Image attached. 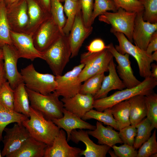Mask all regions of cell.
I'll return each instance as SVG.
<instances>
[{
	"label": "cell",
	"instance_id": "16",
	"mask_svg": "<svg viewBox=\"0 0 157 157\" xmlns=\"http://www.w3.org/2000/svg\"><path fill=\"white\" fill-rule=\"evenodd\" d=\"M12 45L17 51L19 58L33 61L37 58L42 59L41 52L35 48L32 35L10 31Z\"/></svg>",
	"mask_w": 157,
	"mask_h": 157
},
{
	"label": "cell",
	"instance_id": "33",
	"mask_svg": "<svg viewBox=\"0 0 157 157\" xmlns=\"http://www.w3.org/2000/svg\"><path fill=\"white\" fill-rule=\"evenodd\" d=\"M64 11L67 18L65 24L62 29L63 33L69 35L74 22L77 11L81 7L79 0H65Z\"/></svg>",
	"mask_w": 157,
	"mask_h": 157
},
{
	"label": "cell",
	"instance_id": "27",
	"mask_svg": "<svg viewBox=\"0 0 157 157\" xmlns=\"http://www.w3.org/2000/svg\"><path fill=\"white\" fill-rule=\"evenodd\" d=\"M14 90V111L29 118L31 106L28 94L24 83L19 84Z\"/></svg>",
	"mask_w": 157,
	"mask_h": 157
},
{
	"label": "cell",
	"instance_id": "36",
	"mask_svg": "<svg viewBox=\"0 0 157 157\" xmlns=\"http://www.w3.org/2000/svg\"><path fill=\"white\" fill-rule=\"evenodd\" d=\"M60 0H50V12L53 20L62 30L66 22L63 6Z\"/></svg>",
	"mask_w": 157,
	"mask_h": 157
},
{
	"label": "cell",
	"instance_id": "18",
	"mask_svg": "<svg viewBox=\"0 0 157 157\" xmlns=\"http://www.w3.org/2000/svg\"><path fill=\"white\" fill-rule=\"evenodd\" d=\"M82 151L81 149L70 146L68 143L65 132L60 129L51 145L47 146L44 157H77Z\"/></svg>",
	"mask_w": 157,
	"mask_h": 157
},
{
	"label": "cell",
	"instance_id": "13",
	"mask_svg": "<svg viewBox=\"0 0 157 157\" xmlns=\"http://www.w3.org/2000/svg\"><path fill=\"white\" fill-rule=\"evenodd\" d=\"M107 49L111 53L117 62L116 68L118 76L122 79L126 88L134 87L140 83L134 75L129 58V55L122 54L115 49L113 44L111 43L107 45Z\"/></svg>",
	"mask_w": 157,
	"mask_h": 157
},
{
	"label": "cell",
	"instance_id": "37",
	"mask_svg": "<svg viewBox=\"0 0 157 157\" xmlns=\"http://www.w3.org/2000/svg\"><path fill=\"white\" fill-rule=\"evenodd\" d=\"M139 0L144 8V20L151 23H157V0Z\"/></svg>",
	"mask_w": 157,
	"mask_h": 157
},
{
	"label": "cell",
	"instance_id": "48",
	"mask_svg": "<svg viewBox=\"0 0 157 157\" xmlns=\"http://www.w3.org/2000/svg\"><path fill=\"white\" fill-rule=\"evenodd\" d=\"M151 76L157 79V65L155 63L151 65Z\"/></svg>",
	"mask_w": 157,
	"mask_h": 157
},
{
	"label": "cell",
	"instance_id": "24",
	"mask_svg": "<svg viewBox=\"0 0 157 157\" xmlns=\"http://www.w3.org/2000/svg\"><path fill=\"white\" fill-rule=\"evenodd\" d=\"M87 131L89 135L98 140L100 144L106 145L112 147L116 144L123 143L118 132L110 126L105 127L100 122H97L94 130Z\"/></svg>",
	"mask_w": 157,
	"mask_h": 157
},
{
	"label": "cell",
	"instance_id": "41",
	"mask_svg": "<svg viewBox=\"0 0 157 157\" xmlns=\"http://www.w3.org/2000/svg\"><path fill=\"white\" fill-rule=\"evenodd\" d=\"M117 10L122 8L126 11L138 13L143 12V6L139 0H111Z\"/></svg>",
	"mask_w": 157,
	"mask_h": 157
},
{
	"label": "cell",
	"instance_id": "7",
	"mask_svg": "<svg viewBox=\"0 0 157 157\" xmlns=\"http://www.w3.org/2000/svg\"><path fill=\"white\" fill-rule=\"evenodd\" d=\"M136 14L119 8L115 12L105 13L98 16V19L111 25V32L122 33L132 43L133 33Z\"/></svg>",
	"mask_w": 157,
	"mask_h": 157
},
{
	"label": "cell",
	"instance_id": "25",
	"mask_svg": "<svg viewBox=\"0 0 157 157\" xmlns=\"http://www.w3.org/2000/svg\"><path fill=\"white\" fill-rule=\"evenodd\" d=\"M47 145L30 136L9 157H43Z\"/></svg>",
	"mask_w": 157,
	"mask_h": 157
},
{
	"label": "cell",
	"instance_id": "2",
	"mask_svg": "<svg viewBox=\"0 0 157 157\" xmlns=\"http://www.w3.org/2000/svg\"><path fill=\"white\" fill-rule=\"evenodd\" d=\"M157 85V79L151 76L145 78L138 85L131 88H126L117 91L109 96L95 100L93 108L97 111H103L115 104L129 99L134 96H146L154 92Z\"/></svg>",
	"mask_w": 157,
	"mask_h": 157
},
{
	"label": "cell",
	"instance_id": "40",
	"mask_svg": "<svg viewBox=\"0 0 157 157\" xmlns=\"http://www.w3.org/2000/svg\"><path fill=\"white\" fill-rule=\"evenodd\" d=\"M14 90L9 83L5 82L0 88V103L10 109L14 110Z\"/></svg>",
	"mask_w": 157,
	"mask_h": 157
},
{
	"label": "cell",
	"instance_id": "28",
	"mask_svg": "<svg viewBox=\"0 0 157 157\" xmlns=\"http://www.w3.org/2000/svg\"><path fill=\"white\" fill-rule=\"evenodd\" d=\"M28 118L24 115L8 108L0 103V141L2 140L3 132L7 125L13 123L22 124Z\"/></svg>",
	"mask_w": 157,
	"mask_h": 157
},
{
	"label": "cell",
	"instance_id": "54",
	"mask_svg": "<svg viewBox=\"0 0 157 157\" xmlns=\"http://www.w3.org/2000/svg\"><path fill=\"white\" fill-rule=\"evenodd\" d=\"M150 157H157V153H156L152 154L150 156Z\"/></svg>",
	"mask_w": 157,
	"mask_h": 157
},
{
	"label": "cell",
	"instance_id": "49",
	"mask_svg": "<svg viewBox=\"0 0 157 157\" xmlns=\"http://www.w3.org/2000/svg\"><path fill=\"white\" fill-rule=\"evenodd\" d=\"M43 7L50 13V0H39Z\"/></svg>",
	"mask_w": 157,
	"mask_h": 157
},
{
	"label": "cell",
	"instance_id": "30",
	"mask_svg": "<svg viewBox=\"0 0 157 157\" xmlns=\"http://www.w3.org/2000/svg\"><path fill=\"white\" fill-rule=\"evenodd\" d=\"M82 119L84 120L94 119L119 131L118 126L114 119L110 108L99 111L92 109L86 113Z\"/></svg>",
	"mask_w": 157,
	"mask_h": 157
},
{
	"label": "cell",
	"instance_id": "50",
	"mask_svg": "<svg viewBox=\"0 0 157 157\" xmlns=\"http://www.w3.org/2000/svg\"><path fill=\"white\" fill-rule=\"evenodd\" d=\"M19 0H4V1L7 8L14 4Z\"/></svg>",
	"mask_w": 157,
	"mask_h": 157
},
{
	"label": "cell",
	"instance_id": "34",
	"mask_svg": "<svg viewBox=\"0 0 157 157\" xmlns=\"http://www.w3.org/2000/svg\"><path fill=\"white\" fill-rule=\"evenodd\" d=\"M105 76L104 73L103 72L88 78L82 84L79 93L90 94L94 97L100 90Z\"/></svg>",
	"mask_w": 157,
	"mask_h": 157
},
{
	"label": "cell",
	"instance_id": "19",
	"mask_svg": "<svg viewBox=\"0 0 157 157\" xmlns=\"http://www.w3.org/2000/svg\"><path fill=\"white\" fill-rule=\"evenodd\" d=\"M87 131L83 129L73 130L71 134L70 140L76 144L80 141L84 143L86 148L82 150L80 155L85 157H105L111 147L106 145L95 143L89 137Z\"/></svg>",
	"mask_w": 157,
	"mask_h": 157
},
{
	"label": "cell",
	"instance_id": "39",
	"mask_svg": "<svg viewBox=\"0 0 157 157\" xmlns=\"http://www.w3.org/2000/svg\"><path fill=\"white\" fill-rule=\"evenodd\" d=\"M137 157H149L157 153L156 130L155 129L150 138L139 148Z\"/></svg>",
	"mask_w": 157,
	"mask_h": 157
},
{
	"label": "cell",
	"instance_id": "26",
	"mask_svg": "<svg viewBox=\"0 0 157 157\" xmlns=\"http://www.w3.org/2000/svg\"><path fill=\"white\" fill-rule=\"evenodd\" d=\"M130 104L131 125L135 126L146 116L145 96L138 95L128 99Z\"/></svg>",
	"mask_w": 157,
	"mask_h": 157
},
{
	"label": "cell",
	"instance_id": "10",
	"mask_svg": "<svg viewBox=\"0 0 157 157\" xmlns=\"http://www.w3.org/2000/svg\"><path fill=\"white\" fill-rule=\"evenodd\" d=\"M84 65L81 63L63 75L55 76L57 86L55 92L59 96L70 98L79 92L82 82L79 76Z\"/></svg>",
	"mask_w": 157,
	"mask_h": 157
},
{
	"label": "cell",
	"instance_id": "47",
	"mask_svg": "<svg viewBox=\"0 0 157 157\" xmlns=\"http://www.w3.org/2000/svg\"><path fill=\"white\" fill-rule=\"evenodd\" d=\"M7 81L4 66L3 60H0V88L2 85Z\"/></svg>",
	"mask_w": 157,
	"mask_h": 157
},
{
	"label": "cell",
	"instance_id": "45",
	"mask_svg": "<svg viewBox=\"0 0 157 157\" xmlns=\"http://www.w3.org/2000/svg\"><path fill=\"white\" fill-rule=\"evenodd\" d=\"M107 48V46L106 45L103 40L100 38L94 40L86 47L88 52L90 53L100 52Z\"/></svg>",
	"mask_w": 157,
	"mask_h": 157
},
{
	"label": "cell",
	"instance_id": "22",
	"mask_svg": "<svg viewBox=\"0 0 157 157\" xmlns=\"http://www.w3.org/2000/svg\"><path fill=\"white\" fill-rule=\"evenodd\" d=\"M108 69V75L105 76L100 90L93 97L94 100L106 97L109 92L113 90H121L126 88L116 72L113 58L109 63Z\"/></svg>",
	"mask_w": 157,
	"mask_h": 157
},
{
	"label": "cell",
	"instance_id": "35",
	"mask_svg": "<svg viewBox=\"0 0 157 157\" xmlns=\"http://www.w3.org/2000/svg\"><path fill=\"white\" fill-rule=\"evenodd\" d=\"M147 117L154 128H157V94L153 92L145 96Z\"/></svg>",
	"mask_w": 157,
	"mask_h": 157
},
{
	"label": "cell",
	"instance_id": "55",
	"mask_svg": "<svg viewBox=\"0 0 157 157\" xmlns=\"http://www.w3.org/2000/svg\"><path fill=\"white\" fill-rule=\"evenodd\" d=\"M64 0H60V1L61 2H64ZM72 0L75 1H78L79 0Z\"/></svg>",
	"mask_w": 157,
	"mask_h": 157
},
{
	"label": "cell",
	"instance_id": "51",
	"mask_svg": "<svg viewBox=\"0 0 157 157\" xmlns=\"http://www.w3.org/2000/svg\"><path fill=\"white\" fill-rule=\"evenodd\" d=\"M153 61H157V51L154 52L151 55Z\"/></svg>",
	"mask_w": 157,
	"mask_h": 157
},
{
	"label": "cell",
	"instance_id": "21",
	"mask_svg": "<svg viewBox=\"0 0 157 157\" xmlns=\"http://www.w3.org/2000/svg\"><path fill=\"white\" fill-rule=\"evenodd\" d=\"M64 108L81 118L93 108V96L89 94L78 93L70 98H63L61 99Z\"/></svg>",
	"mask_w": 157,
	"mask_h": 157
},
{
	"label": "cell",
	"instance_id": "56",
	"mask_svg": "<svg viewBox=\"0 0 157 157\" xmlns=\"http://www.w3.org/2000/svg\"><path fill=\"white\" fill-rule=\"evenodd\" d=\"M0 157H2L1 155V152L0 151Z\"/></svg>",
	"mask_w": 157,
	"mask_h": 157
},
{
	"label": "cell",
	"instance_id": "42",
	"mask_svg": "<svg viewBox=\"0 0 157 157\" xmlns=\"http://www.w3.org/2000/svg\"><path fill=\"white\" fill-rule=\"evenodd\" d=\"M79 1L85 24L87 27L92 26L94 0H79Z\"/></svg>",
	"mask_w": 157,
	"mask_h": 157
},
{
	"label": "cell",
	"instance_id": "11",
	"mask_svg": "<svg viewBox=\"0 0 157 157\" xmlns=\"http://www.w3.org/2000/svg\"><path fill=\"white\" fill-rule=\"evenodd\" d=\"M4 131L6 134L2 140L3 147L1 152L2 157H9L31 136L22 124L16 123L11 128L6 127Z\"/></svg>",
	"mask_w": 157,
	"mask_h": 157
},
{
	"label": "cell",
	"instance_id": "32",
	"mask_svg": "<svg viewBox=\"0 0 157 157\" xmlns=\"http://www.w3.org/2000/svg\"><path fill=\"white\" fill-rule=\"evenodd\" d=\"M4 1H0V46L1 47L6 44L12 45Z\"/></svg>",
	"mask_w": 157,
	"mask_h": 157
},
{
	"label": "cell",
	"instance_id": "53",
	"mask_svg": "<svg viewBox=\"0 0 157 157\" xmlns=\"http://www.w3.org/2000/svg\"><path fill=\"white\" fill-rule=\"evenodd\" d=\"M111 157H117L115 154L114 151H112L109 149L108 152Z\"/></svg>",
	"mask_w": 157,
	"mask_h": 157
},
{
	"label": "cell",
	"instance_id": "20",
	"mask_svg": "<svg viewBox=\"0 0 157 157\" xmlns=\"http://www.w3.org/2000/svg\"><path fill=\"white\" fill-rule=\"evenodd\" d=\"M63 113V116L62 117L52 120L58 128L63 129L66 132L68 142L70 140L71 134L73 130L76 129L93 130L96 128V126L85 122L64 108Z\"/></svg>",
	"mask_w": 157,
	"mask_h": 157
},
{
	"label": "cell",
	"instance_id": "23",
	"mask_svg": "<svg viewBox=\"0 0 157 157\" xmlns=\"http://www.w3.org/2000/svg\"><path fill=\"white\" fill-rule=\"evenodd\" d=\"M29 19L28 34L32 35L45 20L51 17V13L42 6L39 0H26Z\"/></svg>",
	"mask_w": 157,
	"mask_h": 157
},
{
	"label": "cell",
	"instance_id": "38",
	"mask_svg": "<svg viewBox=\"0 0 157 157\" xmlns=\"http://www.w3.org/2000/svg\"><path fill=\"white\" fill-rule=\"evenodd\" d=\"M116 6L111 0H94V7L92 17L93 24L96 18L106 12L117 10Z\"/></svg>",
	"mask_w": 157,
	"mask_h": 157
},
{
	"label": "cell",
	"instance_id": "12",
	"mask_svg": "<svg viewBox=\"0 0 157 157\" xmlns=\"http://www.w3.org/2000/svg\"><path fill=\"white\" fill-rule=\"evenodd\" d=\"M6 9L7 17L10 30L28 33L29 19L26 0H19Z\"/></svg>",
	"mask_w": 157,
	"mask_h": 157
},
{
	"label": "cell",
	"instance_id": "43",
	"mask_svg": "<svg viewBox=\"0 0 157 157\" xmlns=\"http://www.w3.org/2000/svg\"><path fill=\"white\" fill-rule=\"evenodd\" d=\"M119 131V136L123 143L133 146L137 133L136 126L130 125Z\"/></svg>",
	"mask_w": 157,
	"mask_h": 157
},
{
	"label": "cell",
	"instance_id": "57",
	"mask_svg": "<svg viewBox=\"0 0 157 157\" xmlns=\"http://www.w3.org/2000/svg\"><path fill=\"white\" fill-rule=\"evenodd\" d=\"M4 0H0V1H4Z\"/></svg>",
	"mask_w": 157,
	"mask_h": 157
},
{
	"label": "cell",
	"instance_id": "46",
	"mask_svg": "<svg viewBox=\"0 0 157 157\" xmlns=\"http://www.w3.org/2000/svg\"><path fill=\"white\" fill-rule=\"evenodd\" d=\"M157 51V31L153 34L147 46L146 51L151 55L153 52Z\"/></svg>",
	"mask_w": 157,
	"mask_h": 157
},
{
	"label": "cell",
	"instance_id": "52",
	"mask_svg": "<svg viewBox=\"0 0 157 157\" xmlns=\"http://www.w3.org/2000/svg\"><path fill=\"white\" fill-rule=\"evenodd\" d=\"M3 54L2 49L0 46V60H3Z\"/></svg>",
	"mask_w": 157,
	"mask_h": 157
},
{
	"label": "cell",
	"instance_id": "29",
	"mask_svg": "<svg viewBox=\"0 0 157 157\" xmlns=\"http://www.w3.org/2000/svg\"><path fill=\"white\" fill-rule=\"evenodd\" d=\"M110 108L117 122L119 130L131 125L130 121V104L128 100L117 103Z\"/></svg>",
	"mask_w": 157,
	"mask_h": 157
},
{
	"label": "cell",
	"instance_id": "17",
	"mask_svg": "<svg viewBox=\"0 0 157 157\" xmlns=\"http://www.w3.org/2000/svg\"><path fill=\"white\" fill-rule=\"evenodd\" d=\"M143 12L136 14L132 38L135 45L145 51L152 36L157 31V23H151L144 21Z\"/></svg>",
	"mask_w": 157,
	"mask_h": 157
},
{
	"label": "cell",
	"instance_id": "9",
	"mask_svg": "<svg viewBox=\"0 0 157 157\" xmlns=\"http://www.w3.org/2000/svg\"><path fill=\"white\" fill-rule=\"evenodd\" d=\"M63 33L51 17L42 23L32 35L36 49L42 53L49 48Z\"/></svg>",
	"mask_w": 157,
	"mask_h": 157
},
{
	"label": "cell",
	"instance_id": "3",
	"mask_svg": "<svg viewBox=\"0 0 157 157\" xmlns=\"http://www.w3.org/2000/svg\"><path fill=\"white\" fill-rule=\"evenodd\" d=\"M41 53L42 59L46 61L54 75H62L71 55L68 35L63 33L55 42Z\"/></svg>",
	"mask_w": 157,
	"mask_h": 157
},
{
	"label": "cell",
	"instance_id": "8",
	"mask_svg": "<svg viewBox=\"0 0 157 157\" xmlns=\"http://www.w3.org/2000/svg\"><path fill=\"white\" fill-rule=\"evenodd\" d=\"M113 58L107 49L98 52L82 53L80 62L85 65L79 76L81 81L82 83L96 74L108 72L109 63Z\"/></svg>",
	"mask_w": 157,
	"mask_h": 157
},
{
	"label": "cell",
	"instance_id": "4",
	"mask_svg": "<svg viewBox=\"0 0 157 157\" xmlns=\"http://www.w3.org/2000/svg\"><path fill=\"white\" fill-rule=\"evenodd\" d=\"M26 88L31 107L41 113L46 118L52 120L63 116V104L55 91L44 95Z\"/></svg>",
	"mask_w": 157,
	"mask_h": 157
},
{
	"label": "cell",
	"instance_id": "31",
	"mask_svg": "<svg viewBox=\"0 0 157 157\" xmlns=\"http://www.w3.org/2000/svg\"><path fill=\"white\" fill-rule=\"evenodd\" d=\"M136 127L137 133L133 146L137 149L150 138L151 131L154 128L147 117L144 118L138 124Z\"/></svg>",
	"mask_w": 157,
	"mask_h": 157
},
{
	"label": "cell",
	"instance_id": "14",
	"mask_svg": "<svg viewBox=\"0 0 157 157\" xmlns=\"http://www.w3.org/2000/svg\"><path fill=\"white\" fill-rule=\"evenodd\" d=\"M92 26L86 27L82 16L81 7L78 9L75 18L68 35L71 47V58L77 56L85 40L91 34Z\"/></svg>",
	"mask_w": 157,
	"mask_h": 157
},
{
	"label": "cell",
	"instance_id": "6",
	"mask_svg": "<svg viewBox=\"0 0 157 157\" xmlns=\"http://www.w3.org/2000/svg\"><path fill=\"white\" fill-rule=\"evenodd\" d=\"M117 38L119 44L115 45L116 50L122 54L131 56L137 61L140 76L145 78L151 76V65L153 62L151 55L136 45L133 44L124 34L116 32L113 33Z\"/></svg>",
	"mask_w": 157,
	"mask_h": 157
},
{
	"label": "cell",
	"instance_id": "44",
	"mask_svg": "<svg viewBox=\"0 0 157 157\" xmlns=\"http://www.w3.org/2000/svg\"><path fill=\"white\" fill-rule=\"evenodd\" d=\"M112 148L117 157H137L138 151L133 146L124 144L119 146L115 145Z\"/></svg>",
	"mask_w": 157,
	"mask_h": 157
},
{
	"label": "cell",
	"instance_id": "15",
	"mask_svg": "<svg viewBox=\"0 0 157 157\" xmlns=\"http://www.w3.org/2000/svg\"><path fill=\"white\" fill-rule=\"evenodd\" d=\"M3 54V63L7 81L14 90L23 83L20 73L17 69V63L19 58L16 50L13 45L6 44L2 47Z\"/></svg>",
	"mask_w": 157,
	"mask_h": 157
},
{
	"label": "cell",
	"instance_id": "5",
	"mask_svg": "<svg viewBox=\"0 0 157 157\" xmlns=\"http://www.w3.org/2000/svg\"><path fill=\"white\" fill-rule=\"evenodd\" d=\"M20 73L26 87L30 90L46 95L54 92L56 89L55 76L39 72L32 63L22 69Z\"/></svg>",
	"mask_w": 157,
	"mask_h": 157
},
{
	"label": "cell",
	"instance_id": "1",
	"mask_svg": "<svg viewBox=\"0 0 157 157\" xmlns=\"http://www.w3.org/2000/svg\"><path fill=\"white\" fill-rule=\"evenodd\" d=\"M22 124L31 137L48 146L51 144L60 129L52 120L46 118L41 113L31 106L29 117Z\"/></svg>",
	"mask_w": 157,
	"mask_h": 157
}]
</instances>
